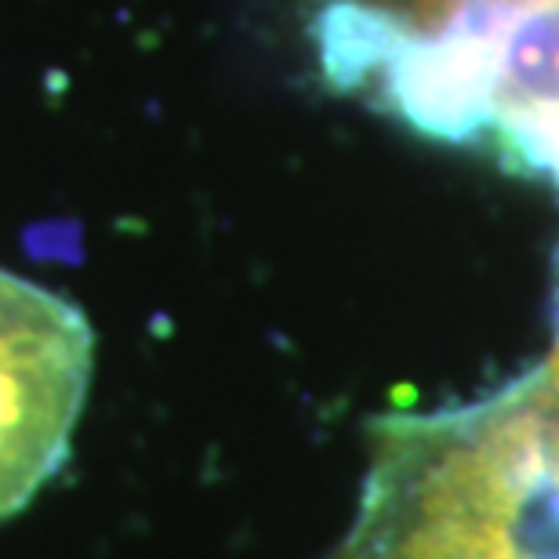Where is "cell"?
<instances>
[{
  "label": "cell",
  "mask_w": 559,
  "mask_h": 559,
  "mask_svg": "<svg viewBox=\"0 0 559 559\" xmlns=\"http://www.w3.org/2000/svg\"><path fill=\"white\" fill-rule=\"evenodd\" d=\"M323 559H559V382L371 425L349 531Z\"/></svg>",
  "instance_id": "6da1fadb"
},
{
  "label": "cell",
  "mask_w": 559,
  "mask_h": 559,
  "mask_svg": "<svg viewBox=\"0 0 559 559\" xmlns=\"http://www.w3.org/2000/svg\"><path fill=\"white\" fill-rule=\"evenodd\" d=\"M95 371V334L76 301L0 270V523L70 462Z\"/></svg>",
  "instance_id": "7a4b0ae2"
}]
</instances>
